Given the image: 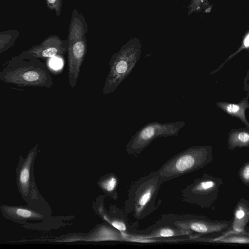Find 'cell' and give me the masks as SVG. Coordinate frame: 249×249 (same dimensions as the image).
<instances>
[{
    "instance_id": "obj_1",
    "label": "cell",
    "mask_w": 249,
    "mask_h": 249,
    "mask_svg": "<svg viewBox=\"0 0 249 249\" xmlns=\"http://www.w3.org/2000/svg\"><path fill=\"white\" fill-rule=\"evenodd\" d=\"M210 145L193 146L174 155L157 170L163 183L202 169L213 160Z\"/></svg>"
},
{
    "instance_id": "obj_2",
    "label": "cell",
    "mask_w": 249,
    "mask_h": 249,
    "mask_svg": "<svg viewBox=\"0 0 249 249\" xmlns=\"http://www.w3.org/2000/svg\"><path fill=\"white\" fill-rule=\"evenodd\" d=\"M141 45L137 38L130 39L111 56L109 71L103 89L104 95L114 91L128 76L138 61Z\"/></svg>"
},
{
    "instance_id": "obj_3",
    "label": "cell",
    "mask_w": 249,
    "mask_h": 249,
    "mask_svg": "<svg viewBox=\"0 0 249 249\" xmlns=\"http://www.w3.org/2000/svg\"><path fill=\"white\" fill-rule=\"evenodd\" d=\"M231 220H213L203 215L193 214L168 213L162 214L157 223L189 230L200 236L218 235L229 229Z\"/></svg>"
},
{
    "instance_id": "obj_4",
    "label": "cell",
    "mask_w": 249,
    "mask_h": 249,
    "mask_svg": "<svg viewBox=\"0 0 249 249\" xmlns=\"http://www.w3.org/2000/svg\"><path fill=\"white\" fill-rule=\"evenodd\" d=\"M223 183L222 178L203 172L201 177L196 179L181 190V198L186 203L215 210L219 190Z\"/></svg>"
},
{
    "instance_id": "obj_5",
    "label": "cell",
    "mask_w": 249,
    "mask_h": 249,
    "mask_svg": "<svg viewBox=\"0 0 249 249\" xmlns=\"http://www.w3.org/2000/svg\"><path fill=\"white\" fill-rule=\"evenodd\" d=\"M36 148L32 149L24 158L20 155L16 169V184L18 191L27 206L40 210L41 196L37 188L34 175V164Z\"/></svg>"
},
{
    "instance_id": "obj_6",
    "label": "cell",
    "mask_w": 249,
    "mask_h": 249,
    "mask_svg": "<svg viewBox=\"0 0 249 249\" xmlns=\"http://www.w3.org/2000/svg\"><path fill=\"white\" fill-rule=\"evenodd\" d=\"M185 124L183 121L166 123L156 121L148 123L134 135L129 144V148L139 152L158 138L178 136Z\"/></svg>"
},
{
    "instance_id": "obj_7",
    "label": "cell",
    "mask_w": 249,
    "mask_h": 249,
    "mask_svg": "<svg viewBox=\"0 0 249 249\" xmlns=\"http://www.w3.org/2000/svg\"><path fill=\"white\" fill-rule=\"evenodd\" d=\"M163 183L157 170L151 172L145 178L136 199L135 212L137 216L152 212L160 207L161 200L157 203L155 201Z\"/></svg>"
},
{
    "instance_id": "obj_8",
    "label": "cell",
    "mask_w": 249,
    "mask_h": 249,
    "mask_svg": "<svg viewBox=\"0 0 249 249\" xmlns=\"http://www.w3.org/2000/svg\"><path fill=\"white\" fill-rule=\"evenodd\" d=\"M0 210L6 219L18 223L25 229L32 230L36 221L45 218L41 210L27 206L2 204L0 206Z\"/></svg>"
},
{
    "instance_id": "obj_9",
    "label": "cell",
    "mask_w": 249,
    "mask_h": 249,
    "mask_svg": "<svg viewBox=\"0 0 249 249\" xmlns=\"http://www.w3.org/2000/svg\"><path fill=\"white\" fill-rule=\"evenodd\" d=\"M87 50V43L85 36L68 42V80L69 85L72 88L76 85Z\"/></svg>"
},
{
    "instance_id": "obj_10",
    "label": "cell",
    "mask_w": 249,
    "mask_h": 249,
    "mask_svg": "<svg viewBox=\"0 0 249 249\" xmlns=\"http://www.w3.org/2000/svg\"><path fill=\"white\" fill-rule=\"evenodd\" d=\"M228 230L224 232L231 233H246V227L249 221V202L241 198L237 203L233 212V217Z\"/></svg>"
},
{
    "instance_id": "obj_11",
    "label": "cell",
    "mask_w": 249,
    "mask_h": 249,
    "mask_svg": "<svg viewBox=\"0 0 249 249\" xmlns=\"http://www.w3.org/2000/svg\"><path fill=\"white\" fill-rule=\"evenodd\" d=\"M68 49V40H63L56 35L49 36L38 48L41 55L48 58L63 55L67 52Z\"/></svg>"
},
{
    "instance_id": "obj_12",
    "label": "cell",
    "mask_w": 249,
    "mask_h": 249,
    "mask_svg": "<svg viewBox=\"0 0 249 249\" xmlns=\"http://www.w3.org/2000/svg\"><path fill=\"white\" fill-rule=\"evenodd\" d=\"M249 233L228 234L223 232L214 237H204L197 234H193L190 236V239L191 242L249 245Z\"/></svg>"
},
{
    "instance_id": "obj_13",
    "label": "cell",
    "mask_w": 249,
    "mask_h": 249,
    "mask_svg": "<svg viewBox=\"0 0 249 249\" xmlns=\"http://www.w3.org/2000/svg\"><path fill=\"white\" fill-rule=\"evenodd\" d=\"M249 92L247 96L243 98L238 103H232L218 101L216 103V107L228 115L239 119L246 126L249 128V123L246 118L245 111L249 108Z\"/></svg>"
},
{
    "instance_id": "obj_14",
    "label": "cell",
    "mask_w": 249,
    "mask_h": 249,
    "mask_svg": "<svg viewBox=\"0 0 249 249\" xmlns=\"http://www.w3.org/2000/svg\"><path fill=\"white\" fill-rule=\"evenodd\" d=\"M194 233L189 230L178 228L172 225L156 223L148 234L138 236L144 238H165L189 237Z\"/></svg>"
},
{
    "instance_id": "obj_15",
    "label": "cell",
    "mask_w": 249,
    "mask_h": 249,
    "mask_svg": "<svg viewBox=\"0 0 249 249\" xmlns=\"http://www.w3.org/2000/svg\"><path fill=\"white\" fill-rule=\"evenodd\" d=\"M88 30V25L84 16L77 9H74L69 26L68 41L85 36Z\"/></svg>"
},
{
    "instance_id": "obj_16",
    "label": "cell",
    "mask_w": 249,
    "mask_h": 249,
    "mask_svg": "<svg viewBox=\"0 0 249 249\" xmlns=\"http://www.w3.org/2000/svg\"><path fill=\"white\" fill-rule=\"evenodd\" d=\"M249 146V128L231 129L228 133L227 147L233 150L236 148H248Z\"/></svg>"
},
{
    "instance_id": "obj_17",
    "label": "cell",
    "mask_w": 249,
    "mask_h": 249,
    "mask_svg": "<svg viewBox=\"0 0 249 249\" xmlns=\"http://www.w3.org/2000/svg\"><path fill=\"white\" fill-rule=\"evenodd\" d=\"M112 230L107 227H103L95 234L92 240L101 241L120 240V237L117 234L118 233Z\"/></svg>"
},
{
    "instance_id": "obj_18",
    "label": "cell",
    "mask_w": 249,
    "mask_h": 249,
    "mask_svg": "<svg viewBox=\"0 0 249 249\" xmlns=\"http://www.w3.org/2000/svg\"><path fill=\"white\" fill-rule=\"evenodd\" d=\"M19 34V32L15 29L0 32V47L15 40Z\"/></svg>"
},
{
    "instance_id": "obj_19",
    "label": "cell",
    "mask_w": 249,
    "mask_h": 249,
    "mask_svg": "<svg viewBox=\"0 0 249 249\" xmlns=\"http://www.w3.org/2000/svg\"><path fill=\"white\" fill-rule=\"evenodd\" d=\"M249 33H248L247 35L245 36L244 38V39L242 42V44L241 45L240 47L234 53H233L232 54L230 55L225 61L223 62L217 69L214 70V71H212L210 73V74H213L217 72H218L221 69H222L226 63L228 62L229 60L231 59L232 58H233L235 55H236L237 53H238L240 52H241L242 50L245 49V50H248L249 47Z\"/></svg>"
},
{
    "instance_id": "obj_20",
    "label": "cell",
    "mask_w": 249,
    "mask_h": 249,
    "mask_svg": "<svg viewBox=\"0 0 249 249\" xmlns=\"http://www.w3.org/2000/svg\"><path fill=\"white\" fill-rule=\"evenodd\" d=\"M238 176L242 183L247 186H249V161L245 162L240 168L238 173Z\"/></svg>"
},
{
    "instance_id": "obj_21",
    "label": "cell",
    "mask_w": 249,
    "mask_h": 249,
    "mask_svg": "<svg viewBox=\"0 0 249 249\" xmlns=\"http://www.w3.org/2000/svg\"><path fill=\"white\" fill-rule=\"evenodd\" d=\"M101 187L107 192L113 191L117 185V179L114 177H110L103 180L100 184Z\"/></svg>"
},
{
    "instance_id": "obj_22",
    "label": "cell",
    "mask_w": 249,
    "mask_h": 249,
    "mask_svg": "<svg viewBox=\"0 0 249 249\" xmlns=\"http://www.w3.org/2000/svg\"><path fill=\"white\" fill-rule=\"evenodd\" d=\"M46 5L50 10H53L59 17L61 11L62 0H46Z\"/></svg>"
},
{
    "instance_id": "obj_23",
    "label": "cell",
    "mask_w": 249,
    "mask_h": 249,
    "mask_svg": "<svg viewBox=\"0 0 249 249\" xmlns=\"http://www.w3.org/2000/svg\"><path fill=\"white\" fill-rule=\"evenodd\" d=\"M23 78L27 81H35L38 79L39 77V74L35 71H28L23 74Z\"/></svg>"
},
{
    "instance_id": "obj_24",
    "label": "cell",
    "mask_w": 249,
    "mask_h": 249,
    "mask_svg": "<svg viewBox=\"0 0 249 249\" xmlns=\"http://www.w3.org/2000/svg\"><path fill=\"white\" fill-rule=\"evenodd\" d=\"M109 222L113 227L120 231H124L126 229L125 224L122 221L119 220H113Z\"/></svg>"
},
{
    "instance_id": "obj_25",
    "label": "cell",
    "mask_w": 249,
    "mask_h": 249,
    "mask_svg": "<svg viewBox=\"0 0 249 249\" xmlns=\"http://www.w3.org/2000/svg\"><path fill=\"white\" fill-rule=\"evenodd\" d=\"M248 80H249V71H248V72L247 73V75L245 77V79L244 81V90L246 91H249V84H248Z\"/></svg>"
},
{
    "instance_id": "obj_26",
    "label": "cell",
    "mask_w": 249,
    "mask_h": 249,
    "mask_svg": "<svg viewBox=\"0 0 249 249\" xmlns=\"http://www.w3.org/2000/svg\"><path fill=\"white\" fill-rule=\"evenodd\" d=\"M203 1V0H194L192 3V8H196V6L199 5L200 3Z\"/></svg>"
}]
</instances>
